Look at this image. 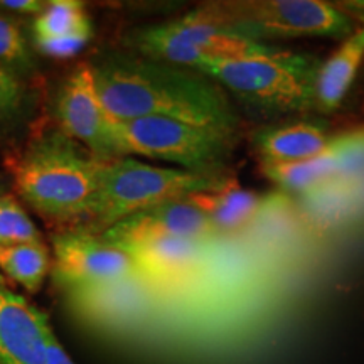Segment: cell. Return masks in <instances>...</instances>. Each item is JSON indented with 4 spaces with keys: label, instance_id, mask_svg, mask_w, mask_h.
Here are the masks:
<instances>
[{
    "label": "cell",
    "instance_id": "obj_1",
    "mask_svg": "<svg viewBox=\"0 0 364 364\" xmlns=\"http://www.w3.org/2000/svg\"><path fill=\"white\" fill-rule=\"evenodd\" d=\"M110 120L166 117L235 134L240 127L228 93L203 73L144 56H107L91 63Z\"/></svg>",
    "mask_w": 364,
    "mask_h": 364
},
{
    "label": "cell",
    "instance_id": "obj_2",
    "mask_svg": "<svg viewBox=\"0 0 364 364\" xmlns=\"http://www.w3.org/2000/svg\"><path fill=\"white\" fill-rule=\"evenodd\" d=\"M100 164L59 127L31 136L9 166L12 193L49 225H83L98 189Z\"/></svg>",
    "mask_w": 364,
    "mask_h": 364
},
{
    "label": "cell",
    "instance_id": "obj_3",
    "mask_svg": "<svg viewBox=\"0 0 364 364\" xmlns=\"http://www.w3.org/2000/svg\"><path fill=\"white\" fill-rule=\"evenodd\" d=\"M322 61L311 53L270 51L208 61L196 71L220 85L255 115L290 117L316 110Z\"/></svg>",
    "mask_w": 364,
    "mask_h": 364
},
{
    "label": "cell",
    "instance_id": "obj_4",
    "mask_svg": "<svg viewBox=\"0 0 364 364\" xmlns=\"http://www.w3.org/2000/svg\"><path fill=\"white\" fill-rule=\"evenodd\" d=\"M228 172H191L149 166L134 157L102 161L98 189L81 226L102 235L127 216L162 203L188 199L228 184Z\"/></svg>",
    "mask_w": 364,
    "mask_h": 364
},
{
    "label": "cell",
    "instance_id": "obj_5",
    "mask_svg": "<svg viewBox=\"0 0 364 364\" xmlns=\"http://www.w3.org/2000/svg\"><path fill=\"white\" fill-rule=\"evenodd\" d=\"M194 11L225 33L258 44L300 38L348 39L359 27L343 7L321 0L211 2Z\"/></svg>",
    "mask_w": 364,
    "mask_h": 364
},
{
    "label": "cell",
    "instance_id": "obj_6",
    "mask_svg": "<svg viewBox=\"0 0 364 364\" xmlns=\"http://www.w3.org/2000/svg\"><path fill=\"white\" fill-rule=\"evenodd\" d=\"M110 140L115 157L156 159L191 172H226L235 147V134L166 117L110 120Z\"/></svg>",
    "mask_w": 364,
    "mask_h": 364
},
{
    "label": "cell",
    "instance_id": "obj_7",
    "mask_svg": "<svg viewBox=\"0 0 364 364\" xmlns=\"http://www.w3.org/2000/svg\"><path fill=\"white\" fill-rule=\"evenodd\" d=\"M130 46L139 56L194 71L208 61L253 56L273 48L225 33L196 11L181 19L135 31L130 34Z\"/></svg>",
    "mask_w": 364,
    "mask_h": 364
},
{
    "label": "cell",
    "instance_id": "obj_8",
    "mask_svg": "<svg viewBox=\"0 0 364 364\" xmlns=\"http://www.w3.org/2000/svg\"><path fill=\"white\" fill-rule=\"evenodd\" d=\"M51 247L54 279L68 292L139 279L130 255L86 226L58 228Z\"/></svg>",
    "mask_w": 364,
    "mask_h": 364
},
{
    "label": "cell",
    "instance_id": "obj_9",
    "mask_svg": "<svg viewBox=\"0 0 364 364\" xmlns=\"http://www.w3.org/2000/svg\"><path fill=\"white\" fill-rule=\"evenodd\" d=\"M56 125L98 161L117 159L110 140V118L98 95L91 65H78L56 97Z\"/></svg>",
    "mask_w": 364,
    "mask_h": 364
},
{
    "label": "cell",
    "instance_id": "obj_10",
    "mask_svg": "<svg viewBox=\"0 0 364 364\" xmlns=\"http://www.w3.org/2000/svg\"><path fill=\"white\" fill-rule=\"evenodd\" d=\"M220 233L189 199L144 209L103 231L102 238L117 248H129L159 238H186L208 243Z\"/></svg>",
    "mask_w": 364,
    "mask_h": 364
},
{
    "label": "cell",
    "instance_id": "obj_11",
    "mask_svg": "<svg viewBox=\"0 0 364 364\" xmlns=\"http://www.w3.org/2000/svg\"><path fill=\"white\" fill-rule=\"evenodd\" d=\"M51 331L48 316L0 273V364H46Z\"/></svg>",
    "mask_w": 364,
    "mask_h": 364
},
{
    "label": "cell",
    "instance_id": "obj_12",
    "mask_svg": "<svg viewBox=\"0 0 364 364\" xmlns=\"http://www.w3.org/2000/svg\"><path fill=\"white\" fill-rule=\"evenodd\" d=\"M206 243L186 238H159L122 248L135 263L140 280L154 285H177L201 270Z\"/></svg>",
    "mask_w": 364,
    "mask_h": 364
},
{
    "label": "cell",
    "instance_id": "obj_13",
    "mask_svg": "<svg viewBox=\"0 0 364 364\" xmlns=\"http://www.w3.org/2000/svg\"><path fill=\"white\" fill-rule=\"evenodd\" d=\"M36 48L46 56L71 58L88 44L93 36L85 6L76 0H53L34 19Z\"/></svg>",
    "mask_w": 364,
    "mask_h": 364
},
{
    "label": "cell",
    "instance_id": "obj_14",
    "mask_svg": "<svg viewBox=\"0 0 364 364\" xmlns=\"http://www.w3.org/2000/svg\"><path fill=\"white\" fill-rule=\"evenodd\" d=\"M332 136L317 120H294L263 127L252 140L263 164L300 162L317 157L329 147Z\"/></svg>",
    "mask_w": 364,
    "mask_h": 364
},
{
    "label": "cell",
    "instance_id": "obj_15",
    "mask_svg": "<svg viewBox=\"0 0 364 364\" xmlns=\"http://www.w3.org/2000/svg\"><path fill=\"white\" fill-rule=\"evenodd\" d=\"M139 280L130 279L93 289L73 290L68 292L70 304L76 316L90 326L107 331L113 329L125 324L127 318L134 314L135 304L139 302L135 295V282Z\"/></svg>",
    "mask_w": 364,
    "mask_h": 364
},
{
    "label": "cell",
    "instance_id": "obj_16",
    "mask_svg": "<svg viewBox=\"0 0 364 364\" xmlns=\"http://www.w3.org/2000/svg\"><path fill=\"white\" fill-rule=\"evenodd\" d=\"M364 59V26L344 39L339 49L322 63L317 78L316 110L327 113L336 110L351 88Z\"/></svg>",
    "mask_w": 364,
    "mask_h": 364
},
{
    "label": "cell",
    "instance_id": "obj_17",
    "mask_svg": "<svg viewBox=\"0 0 364 364\" xmlns=\"http://www.w3.org/2000/svg\"><path fill=\"white\" fill-rule=\"evenodd\" d=\"M188 199L196 208L201 209L220 235L247 226L262 208L258 194L241 189L235 177L220 189L194 194Z\"/></svg>",
    "mask_w": 364,
    "mask_h": 364
},
{
    "label": "cell",
    "instance_id": "obj_18",
    "mask_svg": "<svg viewBox=\"0 0 364 364\" xmlns=\"http://www.w3.org/2000/svg\"><path fill=\"white\" fill-rule=\"evenodd\" d=\"M51 268V250L44 240L0 248V273L29 294H38L43 289Z\"/></svg>",
    "mask_w": 364,
    "mask_h": 364
},
{
    "label": "cell",
    "instance_id": "obj_19",
    "mask_svg": "<svg viewBox=\"0 0 364 364\" xmlns=\"http://www.w3.org/2000/svg\"><path fill=\"white\" fill-rule=\"evenodd\" d=\"M331 144L324 152L309 161L263 164V171L268 179L284 189L297 193L321 189L327 182L336 181V161Z\"/></svg>",
    "mask_w": 364,
    "mask_h": 364
},
{
    "label": "cell",
    "instance_id": "obj_20",
    "mask_svg": "<svg viewBox=\"0 0 364 364\" xmlns=\"http://www.w3.org/2000/svg\"><path fill=\"white\" fill-rule=\"evenodd\" d=\"M27 107L24 81L0 68V142L11 140L26 124Z\"/></svg>",
    "mask_w": 364,
    "mask_h": 364
},
{
    "label": "cell",
    "instance_id": "obj_21",
    "mask_svg": "<svg viewBox=\"0 0 364 364\" xmlns=\"http://www.w3.org/2000/svg\"><path fill=\"white\" fill-rule=\"evenodd\" d=\"M0 68L24 81L36 68L33 53L21 26L0 12Z\"/></svg>",
    "mask_w": 364,
    "mask_h": 364
},
{
    "label": "cell",
    "instance_id": "obj_22",
    "mask_svg": "<svg viewBox=\"0 0 364 364\" xmlns=\"http://www.w3.org/2000/svg\"><path fill=\"white\" fill-rule=\"evenodd\" d=\"M43 240L38 226L16 194L0 198V248Z\"/></svg>",
    "mask_w": 364,
    "mask_h": 364
},
{
    "label": "cell",
    "instance_id": "obj_23",
    "mask_svg": "<svg viewBox=\"0 0 364 364\" xmlns=\"http://www.w3.org/2000/svg\"><path fill=\"white\" fill-rule=\"evenodd\" d=\"M336 181L353 182L364 177V127L332 139Z\"/></svg>",
    "mask_w": 364,
    "mask_h": 364
},
{
    "label": "cell",
    "instance_id": "obj_24",
    "mask_svg": "<svg viewBox=\"0 0 364 364\" xmlns=\"http://www.w3.org/2000/svg\"><path fill=\"white\" fill-rule=\"evenodd\" d=\"M49 2L43 0H0V9L14 14H27V16H39L48 7Z\"/></svg>",
    "mask_w": 364,
    "mask_h": 364
},
{
    "label": "cell",
    "instance_id": "obj_25",
    "mask_svg": "<svg viewBox=\"0 0 364 364\" xmlns=\"http://www.w3.org/2000/svg\"><path fill=\"white\" fill-rule=\"evenodd\" d=\"M12 193V184H11V179L6 174H2L0 172V198L6 194H11Z\"/></svg>",
    "mask_w": 364,
    "mask_h": 364
},
{
    "label": "cell",
    "instance_id": "obj_26",
    "mask_svg": "<svg viewBox=\"0 0 364 364\" xmlns=\"http://www.w3.org/2000/svg\"><path fill=\"white\" fill-rule=\"evenodd\" d=\"M344 11L348 12H356V11H364V2L361 4H349V7H343Z\"/></svg>",
    "mask_w": 364,
    "mask_h": 364
}]
</instances>
